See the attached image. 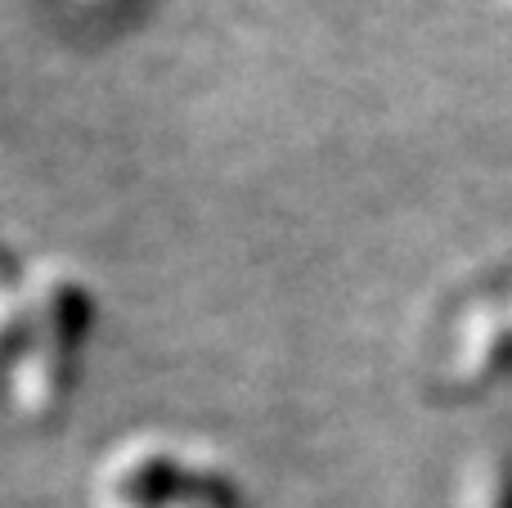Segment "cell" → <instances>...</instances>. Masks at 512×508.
Returning <instances> with one entry per match:
<instances>
[{
  "instance_id": "obj_2",
  "label": "cell",
  "mask_w": 512,
  "mask_h": 508,
  "mask_svg": "<svg viewBox=\"0 0 512 508\" xmlns=\"http://www.w3.org/2000/svg\"><path fill=\"white\" fill-rule=\"evenodd\" d=\"M95 508H243L234 473L180 437L122 441L95 473Z\"/></svg>"
},
{
  "instance_id": "obj_1",
  "label": "cell",
  "mask_w": 512,
  "mask_h": 508,
  "mask_svg": "<svg viewBox=\"0 0 512 508\" xmlns=\"http://www.w3.org/2000/svg\"><path fill=\"white\" fill-rule=\"evenodd\" d=\"M99 297L59 261L0 252V396L18 419H50L72 396Z\"/></svg>"
},
{
  "instance_id": "obj_4",
  "label": "cell",
  "mask_w": 512,
  "mask_h": 508,
  "mask_svg": "<svg viewBox=\"0 0 512 508\" xmlns=\"http://www.w3.org/2000/svg\"><path fill=\"white\" fill-rule=\"evenodd\" d=\"M86 5H122V0H86Z\"/></svg>"
},
{
  "instance_id": "obj_3",
  "label": "cell",
  "mask_w": 512,
  "mask_h": 508,
  "mask_svg": "<svg viewBox=\"0 0 512 508\" xmlns=\"http://www.w3.org/2000/svg\"><path fill=\"white\" fill-rule=\"evenodd\" d=\"M459 392H499L512 387V284L486 293L468 306L463 329L454 338V369Z\"/></svg>"
}]
</instances>
